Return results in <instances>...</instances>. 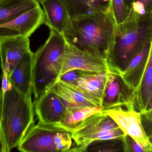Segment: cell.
<instances>
[{"label": "cell", "instance_id": "obj_7", "mask_svg": "<svg viewBox=\"0 0 152 152\" xmlns=\"http://www.w3.org/2000/svg\"><path fill=\"white\" fill-rule=\"evenodd\" d=\"M102 105L104 110L121 107L137 110L136 93L124 82L121 76L109 72Z\"/></svg>", "mask_w": 152, "mask_h": 152}, {"label": "cell", "instance_id": "obj_24", "mask_svg": "<svg viewBox=\"0 0 152 152\" xmlns=\"http://www.w3.org/2000/svg\"><path fill=\"white\" fill-rule=\"evenodd\" d=\"M71 133L66 129H61L56 134L54 138L57 152H69L73 148Z\"/></svg>", "mask_w": 152, "mask_h": 152}, {"label": "cell", "instance_id": "obj_5", "mask_svg": "<svg viewBox=\"0 0 152 152\" xmlns=\"http://www.w3.org/2000/svg\"><path fill=\"white\" fill-rule=\"evenodd\" d=\"M125 135L112 118L104 111L97 112L86 119L71 132L75 145L69 152H84L94 141L121 138Z\"/></svg>", "mask_w": 152, "mask_h": 152}, {"label": "cell", "instance_id": "obj_21", "mask_svg": "<svg viewBox=\"0 0 152 152\" xmlns=\"http://www.w3.org/2000/svg\"><path fill=\"white\" fill-rule=\"evenodd\" d=\"M152 90V41L145 71L141 86L136 93L137 109L140 112L144 110Z\"/></svg>", "mask_w": 152, "mask_h": 152}, {"label": "cell", "instance_id": "obj_19", "mask_svg": "<svg viewBox=\"0 0 152 152\" xmlns=\"http://www.w3.org/2000/svg\"><path fill=\"white\" fill-rule=\"evenodd\" d=\"M104 110L102 105L86 107L66 106V112L57 126L72 132L86 119L93 114Z\"/></svg>", "mask_w": 152, "mask_h": 152}, {"label": "cell", "instance_id": "obj_10", "mask_svg": "<svg viewBox=\"0 0 152 152\" xmlns=\"http://www.w3.org/2000/svg\"><path fill=\"white\" fill-rule=\"evenodd\" d=\"M109 71L89 72L71 70L61 76L60 79L83 93L102 101Z\"/></svg>", "mask_w": 152, "mask_h": 152}, {"label": "cell", "instance_id": "obj_8", "mask_svg": "<svg viewBox=\"0 0 152 152\" xmlns=\"http://www.w3.org/2000/svg\"><path fill=\"white\" fill-rule=\"evenodd\" d=\"M45 22L44 12L40 5L0 24V40L17 37H29Z\"/></svg>", "mask_w": 152, "mask_h": 152}, {"label": "cell", "instance_id": "obj_30", "mask_svg": "<svg viewBox=\"0 0 152 152\" xmlns=\"http://www.w3.org/2000/svg\"><path fill=\"white\" fill-rule=\"evenodd\" d=\"M2 152V146L1 143V140H0V152Z\"/></svg>", "mask_w": 152, "mask_h": 152}, {"label": "cell", "instance_id": "obj_3", "mask_svg": "<svg viewBox=\"0 0 152 152\" xmlns=\"http://www.w3.org/2000/svg\"><path fill=\"white\" fill-rule=\"evenodd\" d=\"M152 41V15L128 18L116 25L107 61L109 71L121 76L131 60Z\"/></svg>", "mask_w": 152, "mask_h": 152}, {"label": "cell", "instance_id": "obj_17", "mask_svg": "<svg viewBox=\"0 0 152 152\" xmlns=\"http://www.w3.org/2000/svg\"><path fill=\"white\" fill-rule=\"evenodd\" d=\"M44 10L45 24L53 30L63 34L70 17L61 0H42L40 2Z\"/></svg>", "mask_w": 152, "mask_h": 152}, {"label": "cell", "instance_id": "obj_28", "mask_svg": "<svg viewBox=\"0 0 152 152\" xmlns=\"http://www.w3.org/2000/svg\"><path fill=\"white\" fill-rule=\"evenodd\" d=\"M152 109V90L150 94V96L148 98V101H147V104H146V106H145V109L143 112L149 111Z\"/></svg>", "mask_w": 152, "mask_h": 152}, {"label": "cell", "instance_id": "obj_29", "mask_svg": "<svg viewBox=\"0 0 152 152\" xmlns=\"http://www.w3.org/2000/svg\"><path fill=\"white\" fill-rule=\"evenodd\" d=\"M136 0H127V2L128 5L129 7L130 8V5H131V4L134 2Z\"/></svg>", "mask_w": 152, "mask_h": 152}, {"label": "cell", "instance_id": "obj_18", "mask_svg": "<svg viewBox=\"0 0 152 152\" xmlns=\"http://www.w3.org/2000/svg\"><path fill=\"white\" fill-rule=\"evenodd\" d=\"M61 1L67 10L70 18L81 17L99 12H110L111 0Z\"/></svg>", "mask_w": 152, "mask_h": 152}, {"label": "cell", "instance_id": "obj_27", "mask_svg": "<svg viewBox=\"0 0 152 152\" xmlns=\"http://www.w3.org/2000/svg\"><path fill=\"white\" fill-rule=\"evenodd\" d=\"M123 140L125 152H145L142 147L129 136L125 134Z\"/></svg>", "mask_w": 152, "mask_h": 152}, {"label": "cell", "instance_id": "obj_15", "mask_svg": "<svg viewBox=\"0 0 152 152\" xmlns=\"http://www.w3.org/2000/svg\"><path fill=\"white\" fill-rule=\"evenodd\" d=\"M34 53L30 50L26 53L8 76L12 85L20 93L32 98L33 93L32 69Z\"/></svg>", "mask_w": 152, "mask_h": 152}, {"label": "cell", "instance_id": "obj_26", "mask_svg": "<svg viewBox=\"0 0 152 152\" xmlns=\"http://www.w3.org/2000/svg\"><path fill=\"white\" fill-rule=\"evenodd\" d=\"M140 112L144 129L151 141L152 139V109L149 111Z\"/></svg>", "mask_w": 152, "mask_h": 152}, {"label": "cell", "instance_id": "obj_11", "mask_svg": "<svg viewBox=\"0 0 152 152\" xmlns=\"http://www.w3.org/2000/svg\"><path fill=\"white\" fill-rule=\"evenodd\" d=\"M76 70L93 72L109 71L106 60L81 51L67 43L64 62L58 79L68 71Z\"/></svg>", "mask_w": 152, "mask_h": 152}, {"label": "cell", "instance_id": "obj_25", "mask_svg": "<svg viewBox=\"0 0 152 152\" xmlns=\"http://www.w3.org/2000/svg\"><path fill=\"white\" fill-rule=\"evenodd\" d=\"M130 9V14L128 19L152 15V0H136L131 4Z\"/></svg>", "mask_w": 152, "mask_h": 152}, {"label": "cell", "instance_id": "obj_9", "mask_svg": "<svg viewBox=\"0 0 152 152\" xmlns=\"http://www.w3.org/2000/svg\"><path fill=\"white\" fill-rule=\"evenodd\" d=\"M63 129L56 125L39 123L34 125L18 145V151L23 152H57L54 138Z\"/></svg>", "mask_w": 152, "mask_h": 152}, {"label": "cell", "instance_id": "obj_14", "mask_svg": "<svg viewBox=\"0 0 152 152\" xmlns=\"http://www.w3.org/2000/svg\"><path fill=\"white\" fill-rule=\"evenodd\" d=\"M57 95L69 107H86L102 105V101L81 92L59 79L46 88Z\"/></svg>", "mask_w": 152, "mask_h": 152}, {"label": "cell", "instance_id": "obj_23", "mask_svg": "<svg viewBox=\"0 0 152 152\" xmlns=\"http://www.w3.org/2000/svg\"><path fill=\"white\" fill-rule=\"evenodd\" d=\"M110 10L117 25L126 21L130 14L127 0H111Z\"/></svg>", "mask_w": 152, "mask_h": 152}, {"label": "cell", "instance_id": "obj_22", "mask_svg": "<svg viewBox=\"0 0 152 152\" xmlns=\"http://www.w3.org/2000/svg\"><path fill=\"white\" fill-rule=\"evenodd\" d=\"M86 152H125L123 138L94 141L86 147Z\"/></svg>", "mask_w": 152, "mask_h": 152}, {"label": "cell", "instance_id": "obj_32", "mask_svg": "<svg viewBox=\"0 0 152 152\" xmlns=\"http://www.w3.org/2000/svg\"><path fill=\"white\" fill-rule=\"evenodd\" d=\"M151 144H152V139H151Z\"/></svg>", "mask_w": 152, "mask_h": 152}, {"label": "cell", "instance_id": "obj_1", "mask_svg": "<svg viewBox=\"0 0 152 152\" xmlns=\"http://www.w3.org/2000/svg\"><path fill=\"white\" fill-rule=\"evenodd\" d=\"M0 87V140L3 152L18 146L34 124L32 98L21 94L7 76H1Z\"/></svg>", "mask_w": 152, "mask_h": 152}, {"label": "cell", "instance_id": "obj_20", "mask_svg": "<svg viewBox=\"0 0 152 152\" xmlns=\"http://www.w3.org/2000/svg\"><path fill=\"white\" fill-rule=\"evenodd\" d=\"M39 6L37 0H0V24Z\"/></svg>", "mask_w": 152, "mask_h": 152}, {"label": "cell", "instance_id": "obj_16", "mask_svg": "<svg viewBox=\"0 0 152 152\" xmlns=\"http://www.w3.org/2000/svg\"><path fill=\"white\" fill-rule=\"evenodd\" d=\"M151 42L146 44L129 63L121 76L124 82L137 93L138 91L148 61Z\"/></svg>", "mask_w": 152, "mask_h": 152}, {"label": "cell", "instance_id": "obj_31", "mask_svg": "<svg viewBox=\"0 0 152 152\" xmlns=\"http://www.w3.org/2000/svg\"><path fill=\"white\" fill-rule=\"evenodd\" d=\"M37 1H38V2H39V3H40V1H42V0H37Z\"/></svg>", "mask_w": 152, "mask_h": 152}, {"label": "cell", "instance_id": "obj_13", "mask_svg": "<svg viewBox=\"0 0 152 152\" xmlns=\"http://www.w3.org/2000/svg\"><path fill=\"white\" fill-rule=\"evenodd\" d=\"M30 51L29 37H17L0 40L2 76H9L22 56Z\"/></svg>", "mask_w": 152, "mask_h": 152}, {"label": "cell", "instance_id": "obj_12", "mask_svg": "<svg viewBox=\"0 0 152 152\" xmlns=\"http://www.w3.org/2000/svg\"><path fill=\"white\" fill-rule=\"evenodd\" d=\"M35 113L38 122L46 125L58 124L65 115L66 106L58 96L46 91L34 103Z\"/></svg>", "mask_w": 152, "mask_h": 152}, {"label": "cell", "instance_id": "obj_4", "mask_svg": "<svg viewBox=\"0 0 152 152\" xmlns=\"http://www.w3.org/2000/svg\"><path fill=\"white\" fill-rule=\"evenodd\" d=\"M67 43L62 34L50 30L47 41L34 53L33 92L35 100L58 79L64 62Z\"/></svg>", "mask_w": 152, "mask_h": 152}, {"label": "cell", "instance_id": "obj_2", "mask_svg": "<svg viewBox=\"0 0 152 152\" xmlns=\"http://www.w3.org/2000/svg\"><path fill=\"white\" fill-rule=\"evenodd\" d=\"M116 26L110 12H99L70 18L62 35L69 45L106 60Z\"/></svg>", "mask_w": 152, "mask_h": 152}, {"label": "cell", "instance_id": "obj_6", "mask_svg": "<svg viewBox=\"0 0 152 152\" xmlns=\"http://www.w3.org/2000/svg\"><path fill=\"white\" fill-rule=\"evenodd\" d=\"M125 134L129 136L141 145L145 152H152V145L146 135L141 120V112L134 109L121 107L104 109Z\"/></svg>", "mask_w": 152, "mask_h": 152}]
</instances>
